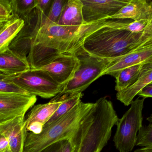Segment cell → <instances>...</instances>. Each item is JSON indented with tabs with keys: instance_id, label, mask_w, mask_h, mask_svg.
Returning a JSON list of instances; mask_svg holds the SVG:
<instances>
[{
	"instance_id": "1",
	"label": "cell",
	"mask_w": 152,
	"mask_h": 152,
	"mask_svg": "<svg viewBox=\"0 0 152 152\" xmlns=\"http://www.w3.org/2000/svg\"><path fill=\"white\" fill-rule=\"evenodd\" d=\"M46 18L39 11L26 58L31 69L46 65L63 54L75 56L87 36L113 21L104 19L81 26H64L49 22Z\"/></svg>"
},
{
	"instance_id": "2",
	"label": "cell",
	"mask_w": 152,
	"mask_h": 152,
	"mask_svg": "<svg viewBox=\"0 0 152 152\" xmlns=\"http://www.w3.org/2000/svg\"><path fill=\"white\" fill-rule=\"evenodd\" d=\"M129 20L114 19L93 32L85 38L78 52L99 58L113 59L152 45V31L133 33L122 29V24Z\"/></svg>"
},
{
	"instance_id": "3",
	"label": "cell",
	"mask_w": 152,
	"mask_h": 152,
	"mask_svg": "<svg viewBox=\"0 0 152 152\" xmlns=\"http://www.w3.org/2000/svg\"><path fill=\"white\" fill-rule=\"evenodd\" d=\"M118 119L112 102L105 97L99 99L68 140L71 152L101 151L110 139L112 129Z\"/></svg>"
},
{
	"instance_id": "4",
	"label": "cell",
	"mask_w": 152,
	"mask_h": 152,
	"mask_svg": "<svg viewBox=\"0 0 152 152\" xmlns=\"http://www.w3.org/2000/svg\"><path fill=\"white\" fill-rule=\"evenodd\" d=\"M93 105L94 103L80 101L69 112L43 127L39 134L27 132L23 152H42L56 143L69 140Z\"/></svg>"
},
{
	"instance_id": "5",
	"label": "cell",
	"mask_w": 152,
	"mask_h": 152,
	"mask_svg": "<svg viewBox=\"0 0 152 152\" xmlns=\"http://www.w3.org/2000/svg\"><path fill=\"white\" fill-rule=\"evenodd\" d=\"M75 56L80 61L79 68L63 90L51 101H61L82 93L94 81L103 75L111 61V59L99 58L80 51Z\"/></svg>"
},
{
	"instance_id": "6",
	"label": "cell",
	"mask_w": 152,
	"mask_h": 152,
	"mask_svg": "<svg viewBox=\"0 0 152 152\" xmlns=\"http://www.w3.org/2000/svg\"><path fill=\"white\" fill-rule=\"evenodd\" d=\"M145 99L138 98L133 100L129 109L121 118L118 119L113 141L120 152H130L136 145L137 134L142 126Z\"/></svg>"
},
{
	"instance_id": "7",
	"label": "cell",
	"mask_w": 152,
	"mask_h": 152,
	"mask_svg": "<svg viewBox=\"0 0 152 152\" xmlns=\"http://www.w3.org/2000/svg\"><path fill=\"white\" fill-rule=\"evenodd\" d=\"M7 79L29 95L42 98L55 97L64 88L63 85L56 82L45 72L39 69L31 68L22 73L7 75Z\"/></svg>"
},
{
	"instance_id": "8",
	"label": "cell",
	"mask_w": 152,
	"mask_h": 152,
	"mask_svg": "<svg viewBox=\"0 0 152 152\" xmlns=\"http://www.w3.org/2000/svg\"><path fill=\"white\" fill-rule=\"evenodd\" d=\"M37 99L32 95L0 92V126L25 115Z\"/></svg>"
},
{
	"instance_id": "9",
	"label": "cell",
	"mask_w": 152,
	"mask_h": 152,
	"mask_svg": "<svg viewBox=\"0 0 152 152\" xmlns=\"http://www.w3.org/2000/svg\"><path fill=\"white\" fill-rule=\"evenodd\" d=\"M83 17L85 23H91L115 15L130 0H81Z\"/></svg>"
},
{
	"instance_id": "10",
	"label": "cell",
	"mask_w": 152,
	"mask_h": 152,
	"mask_svg": "<svg viewBox=\"0 0 152 152\" xmlns=\"http://www.w3.org/2000/svg\"><path fill=\"white\" fill-rule=\"evenodd\" d=\"M79 66L80 61L76 56L63 54L48 64L36 69L45 72L56 82L65 87Z\"/></svg>"
},
{
	"instance_id": "11",
	"label": "cell",
	"mask_w": 152,
	"mask_h": 152,
	"mask_svg": "<svg viewBox=\"0 0 152 152\" xmlns=\"http://www.w3.org/2000/svg\"><path fill=\"white\" fill-rule=\"evenodd\" d=\"M152 63V45L146 46L119 57L111 59L103 75L116 78L123 69L136 65Z\"/></svg>"
},
{
	"instance_id": "12",
	"label": "cell",
	"mask_w": 152,
	"mask_h": 152,
	"mask_svg": "<svg viewBox=\"0 0 152 152\" xmlns=\"http://www.w3.org/2000/svg\"><path fill=\"white\" fill-rule=\"evenodd\" d=\"M39 14V10L34 8L28 15L23 18L24 22L23 26L10 44V49L21 56L27 58L29 54L31 38L37 25Z\"/></svg>"
},
{
	"instance_id": "13",
	"label": "cell",
	"mask_w": 152,
	"mask_h": 152,
	"mask_svg": "<svg viewBox=\"0 0 152 152\" xmlns=\"http://www.w3.org/2000/svg\"><path fill=\"white\" fill-rule=\"evenodd\" d=\"M25 115L18 116L0 126V133L8 141L9 149L11 152H23L25 140L28 132L24 126Z\"/></svg>"
},
{
	"instance_id": "14",
	"label": "cell",
	"mask_w": 152,
	"mask_h": 152,
	"mask_svg": "<svg viewBox=\"0 0 152 152\" xmlns=\"http://www.w3.org/2000/svg\"><path fill=\"white\" fill-rule=\"evenodd\" d=\"M109 19L131 20L141 19L152 20V2L148 0H130L126 6L122 8Z\"/></svg>"
},
{
	"instance_id": "15",
	"label": "cell",
	"mask_w": 152,
	"mask_h": 152,
	"mask_svg": "<svg viewBox=\"0 0 152 152\" xmlns=\"http://www.w3.org/2000/svg\"><path fill=\"white\" fill-rule=\"evenodd\" d=\"M30 69L26 58L16 54L9 48L0 51V72L11 76Z\"/></svg>"
},
{
	"instance_id": "16",
	"label": "cell",
	"mask_w": 152,
	"mask_h": 152,
	"mask_svg": "<svg viewBox=\"0 0 152 152\" xmlns=\"http://www.w3.org/2000/svg\"><path fill=\"white\" fill-rule=\"evenodd\" d=\"M150 83H152V63L145 64L137 80L126 88L117 92L116 98L125 106H129L139 91Z\"/></svg>"
},
{
	"instance_id": "17",
	"label": "cell",
	"mask_w": 152,
	"mask_h": 152,
	"mask_svg": "<svg viewBox=\"0 0 152 152\" xmlns=\"http://www.w3.org/2000/svg\"><path fill=\"white\" fill-rule=\"evenodd\" d=\"M81 0H68L65 4L57 24L64 26H81L86 24L82 14Z\"/></svg>"
},
{
	"instance_id": "18",
	"label": "cell",
	"mask_w": 152,
	"mask_h": 152,
	"mask_svg": "<svg viewBox=\"0 0 152 152\" xmlns=\"http://www.w3.org/2000/svg\"><path fill=\"white\" fill-rule=\"evenodd\" d=\"M62 102L50 100L46 104L34 105L26 118H25L24 126L26 129L31 124L35 122L40 123L44 126L55 113Z\"/></svg>"
},
{
	"instance_id": "19",
	"label": "cell",
	"mask_w": 152,
	"mask_h": 152,
	"mask_svg": "<svg viewBox=\"0 0 152 152\" xmlns=\"http://www.w3.org/2000/svg\"><path fill=\"white\" fill-rule=\"evenodd\" d=\"M145 64L136 65L122 70L115 78V90L118 92L137 81L144 69Z\"/></svg>"
},
{
	"instance_id": "20",
	"label": "cell",
	"mask_w": 152,
	"mask_h": 152,
	"mask_svg": "<svg viewBox=\"0 0 152 152\" xmlns=\"http://www.w3.org/2000/svg\"><path fill=\"white\" fill-rule=\"evenodd\" d=\"M24 22L22 18H15L9 21L0 32V51L9 47L13 39L23 26Z\"/></svg>"
},
{
	"instance_id": "21",
	"label": "cell",
	"mask_w": 152,
	"mask_h": 152,
	"mask_svg": "<svg viewBox=\"0 0 152 152\" xmlns=\"http://www.w3.org/2000/svg\"><path fill=\"white\" fill-rule=\"evenodd\" d=\"M83 96V94L82 93H79L73 96L68 98L61 101L62 102V104H60L51 118L46 123L44 127L48 126L54 122L58 118L72 110L75 106L81 101V99L82 97Z\"/></svg>"
},
{
	"instance_id": "22",
	"label": "cell",
	"mask_w": 152,
	"mask_h": 152,
	"mask_svg": "<svg viewBox=\"0 0 152 152\" xmlns=\"http://www.w3.org/2000/svg\"><path fill=\"white\" fill-rule=\"evenodd\" d=\"M12 15L15 18H23L35 8V0H12Z\"/></svg>"
},
{
	"instance_id": "23",
	"label": "cell",
	"mask_w": 152,
	"mask_h": 152,
	"mask_svg": "<svg viewBox=\"0 0 152 152\" xmlns=\"http://www.w3.org/2000/svg\"><path fill=\"white\" fill-rule=\"evenodd\" d=\"M121 28L133 33H140L152 31V20L141 19L138 21L129 20L123 23Z\"/></svg>"
},
{
	"instance_id": "24",
	"label": "cell",
	"mask_w": 152,
	"mask_h": 152,
	"mask_svg": "<svg viewBox=\"0 0 152 152\" xmlns=\"http://www.w3.org/2000/svg\"><path fill=\"white\" fill-rule=\"evenodd\" d=\"M135 145L152 148V122L148 125H142L138 132Z\"/></svg>"
},
{
	"instance_id": "25",
	"label": "cell",
	"mask_w": 152,
	"mask_h": 152,
	"mask_svg": "<svg viewBox=\"0 0 152 152\" xmlns=\"http://www.w3.org/2000/svg\"><path fill=\"white\" fill-rule=\"evenodd\" d=\"M7 75L0 72V92H9L29 95L10 81L7 80Z\"/></svg>"
},
{
	"instance_id": "26",
	"label": "cell",
	"mask_w": 152,
	"mask_h": 152,
	"mask_svg": "<svg viewBox=\"0 0 152 152\" xmlns=\"http://www.w3.org/2000/svg\"><path fill=\"white\" fill-rule=\"evenodd\" d=\"M67 1L54 0L52 2L50 10L46 18L49 22L57 23L61 16L63 8Z\"/></svg>"
},
{
	"instance_id": "27",
	"label": "cell",
	"mask_w": 152,
	"mask_h": 152,
	"mask_svg": "<svg viewBox=\"0 0 152 152\" xmlns=\"http://www.w3.org/2000/svg\"><path fill=\"white\" fill-rule=\"evenodd\" d=\"M10 0H0V18L12 19L13 16Z\"/></svg>"
},
{
	"instance_id": "28",
	"label": "cell",
	"mask_w": 152,
	"mask_h": 152,
	"mask_svg": "<svg viewBox=\"0 0 152 152\" xmlns=\"http://www.w3.org/2000/svg\"><path fill=\"white\" fill-rule=\"evenodd\" d=\"M53 1L52 0H35V8L39 10L47 17L49 13Z\"/></svg>"
},
{
	"instance_id": "29",
	"label": "cell",
	"mask_w": 152,
	"mask_h": 152,
	"mask_svg": "<svg viewBox=\"0 0 152 152\" xmlns=\"http://www.w3.org/2000/svg\"><path fill=\"white\" fill-rule=\"evenodd\" d=\"M44 125L39 122H33L28 127H26V129L27 132L29 131L35 134L40 133L43 129Z\"/></svg>"
},
{
	"instance_id": "30",
	"label": "cell",
	"mask_w": 152,
	"mask_h": 152,
	"mask_svg": "<svg viewBox=\"0 0 152 152\" xmlns=\"http://www.w3.org/2000/svg\"><path fill=\"white\" fill-rule=\"evenodd\" d=\"M143 98L152 97V83H149L143 88L137 94Z\"/></svg>"
},
{
	"instance_id": "31",
	"label": "cell",
	"mask_w": 152,
	"mask_h": 152,
	"mask_svg": "<svg viewBox=\"0 0 152 152\" xmlns=\"http://www.w3.org/2000/svg\"><path fill=\"white\" fill-rule=\"evenodd\" d=\"M9 149V143L7 138L0 133V152H5Z\"/></svg>"
},
{
	"instance_id": "32",
	"label": "cell",
	"mask_w": 152,
	"mask_h": 152,
	"mask_svg": "<svg viewBox=\"0 0 152 152\" xmlns=\"http://www.w3.org/2000/svg\"><path fill=\"white\" fill-rule=\"evenodd\" d=\"M62 141L56 143L49 147L42 152H61Z\"/></svg>"
},
{
	"instance_id": "33",
	"label": "cell",
	"mask_w": 152,
	"mask_h": 152,
	"mask_svg": "<svg viewBox=\"0 0 152 152\" xmlns=\"http://www.w3.org/2000/svg\"><path fill=\"white\" fill-rule=\"evenodd\" d=\"M72 147L68 140L62 141L61 152H71Z\"/></svg>"
},
{
	"instance_id": "34",
	"label": "cell",
	"mask_w": 152,
	"mask_h": 152,
	"mask_svg": "<svg viewBox=\"0 0 152 152\" xmlns=\"http://www.w3.org/2000/svg\"><path fill=\"white\" fill-rule=\"evenodd\" d=\"M134 152H152V148L144 147L136 149Z\"/></svg>"
},
{
	"instance_id": "35",
	"label": "cell",
	"mask_w": 152,
	"mask_h": 152,
	"mask_svg": "<svg viewBox=\"0 0 152 152\" xmlns=\"http://www.w3.org/2000/svg\"><path fill=\"white\" fill-rule=\"evenodd\" d=\"M10 21H8V22H5V23H3L0 25V32H1V31H2V30H3V29L5 28V26H6L7 24Z\"/></svg>"
},
{
	"instance_id": "36",
	"label": "cell",
	"mask_w": 152,
	"mask_h": 152,
	"mask_svg": "<svg viewBox=\"0 0 152 152\" xmlns=\"http://www.w3.org/2000/svg\"><path fill=\"white\" fill-rule=\"evenodd\" d=\"M13 18H12V19H13ZM12 19H7L0 18V25L1 24L3 23H5V22H8V21H10V20H11Z\"/></svg>"
},
{
	"instance_id": "37",
	"label": "cell",
	"mask_w": 152,
	"mask_h": 152,
	"mask_svg": "<svg viewBox=\"0 0 152 152\" xmlns=\"http://www.w3.org/2000/svg\"><path fill=\"white\" fill-rule=\"evenodd\" d=\"M101 151H100V150H99V149H97V150H96V151H95V152H100Z\"/></svg>"
},
{
	"instance_id": "38",
	"label": "cell",
	"mask_w": 152,
	"mask_h": 152,
	"mask_svg": "<svg viewBox=\"0 0 152 152\" xmlns=\"http://www.w3.org/2000/svg\"><path fill=\"white\" fill-rule=\"evenodd\" d=\"M5 152H11V151H10V150H9V149H8V150H7V151H6Z\"/></svg>"
}]
</instances>
